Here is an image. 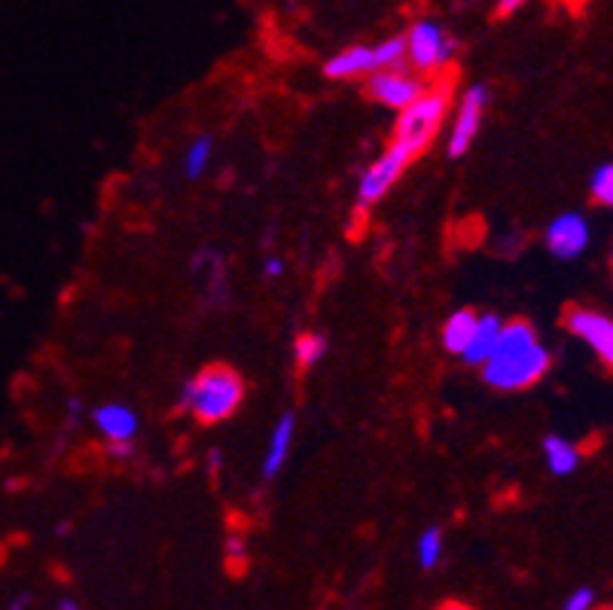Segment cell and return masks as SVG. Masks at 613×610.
Masks as SVG:
<instances>
[{"label": "cell", "mask_w": 613, "mask_h": 610, "mask_svg": "<svg viewBox=\"0 0 613 610\" xmlns=\"http://www.w3.org/2000/svg\"><path fill=\"white\" fill-rule=\"evenodd\" d=\"M552 367V355L540 343L528 320H507L495 351L483 364V379L495 391H528L543 379Z\"/></svg>", "instance_id": "obj_1"}, {"label": "cell", "mask_w": 613, "mask_h": 610, "mask_svg": "<svg viewBox=\"0 0 613 610\" xmlns=\"http://www.w3.org/2000/svg\"><path fill=\"white\" fill-rule=\"evenodd\" d=\"M448 111H452V80L440 76L434 83H427V90L409 104L406 111L397 114L394 138H391V150L400 152L409 166L422 156L440 135V128L446 123Z\"/></svg>", "instance_id": "obj_2"}, {"label": "cell", "mask_w": 613, "mask_h": 610, "mask_svg": "<svg viewBox=\"0 0 613 610\" xmlns=\"http://www.w3.org/2000/svg\"><path fill=\"white\" fill-rule=\"evenodd\" d=\"M244 400V381L226 364H211L192 376L180 391V407L199 424H220L232 419Z\"/></svg>", "instance_id": "obj_3"}, {"label": "cell", "mask_w": 613, "mask_h": 610, "mask_svg": "<svg viewBox=\"0 0 613 610\" xmlns=\"http://www.w3.org/2000/svg\"><path fill=\"white\" fill-rule=\"evenodd\" d=\"M406 52L412 71H419L422 76H440L455 62L458 40L434 19H419L406 31Z\"/></svg>", "instance_id": "obj_4"}, {"label": "cell", "mask_w": 613, "mask_h": 610, "mask_svg": "<svg viewBox=\"0 0 613 610\" xmlns=\"http://www.w3.org/2000/svg\"><path fill=\"white\" fill-rule=\"evenodd\" d=\"M564 330L586 345L604 367L613 372V315L592 305H571L564 312Z\"/></svg>", "instance_id": "obj_5"}, {"label": "cell", "mask_w": 613, "mask_h": 610, "mask_svg": "<svg viewBox=\"0 0 613 610\" xmlns=\"http://www.w3.org/2000/svg\"><path fill=\"white\" fill-rule=\"evenodd\" d=\"M488 111V90L486 86H467L461 92L458 104H455V116H452V126H448V140H446V152L452 159H461L467 156V150L473 147V140L483 128V119H486Z\"/></svg>", "instance_id": "obj_6"}, {"label": "cell", "mask_w": 613, "mask_h": 610, "mask_svg": "<svg viewBox=\"0 0 613 610\" xmlns=\"http://www.w3.org/2000/svg\"><path fill=\"white\" fill-rule=\"evenodd\" d=\"M424 90H427V83L409 64H403V67H384V71H376L367 80V92H370L372 102L382 104L388 111H397V114L406 111L409 104L415 102Z\"/></svg>", "instance_id": "obj_7"}, {"label": "cell", "mask_w": 613, "mask_h": 610, "mask_svg": "<svg viewBox=\"0 0 613 610\" xmlns=\"http://www.w3.org/2000/svg\"><path fill=\"white\" fill-rule=\"evenodd\" d=\"M543 244L556 260H577L589 251L592 244V227L580 211H564V214L552 217L550 227L543 232Z\"/></svg>", "instance_id": "obj_8"}, {"label": "cell", "mask_w": 613, "mask_h": 610, "mask_svg": "<svg viewBox=\"0 0 613 610\" xmlns=\"http://www.w3.org/2000/svg\"><path fill=\"white\" fill-rule=\"evenodd\" d=\"M190 275L195 281V287L202 291L204 303L223 308L230 303V266L226 256L220 254L218 248H202L195 251L190 263Z\"/></svg>", "instance_id": "obj_9"}, {"label": "cell", "mask_w": 613, "mask_h": 610, "mask_svg": "<svg viewBox=\"0 0 613 610\" xmlns=\"http://www.w3.org/2000/svg\"><path fill=\"white\" fill-rule=\"evenodd\" d=\"M409 168V162L400 156V152H394L391 147L372 162V166H367V171L360 175L358 180V204L367 211V208H372L376 202H382L388 192L394 190V183L400 178H403V171Z\"/></svg>", "instance_id": "obj_10"}, {"label": "cell", "mask_w": 613, "mask_h": 610, "mask_svg": "<svg viewBox=\"0 0 613 610\" xmlns=\"http://www.w3.org/2000/svg\"><path fill=\"white\" fill-rule=\"evenodd\" d=\"M92 424L104 437L107 449L110 445H135V437L141 431L138 412L126 407V403H119V400H110V403L92 409Z\"/></svg>", "instance_id": "obj_11"}, {"label": "cell", "mask_w": 613, "mask_h": 610, "mask_svg": "<svg viewBox=\"0 0 613 610\" xmlns=\"http://www.w3.org/2000/svg\"><path fill=\"white\" fill-rule=\"evenodd\" d=\"M379 71L376 64V46H346L339 50L336 55L327 59L324 64V76L327 80H336V83H346V80H358V76H370Z\"/></svg>", "instance_id": "obj_12"}, {"label": "cell", "mask_w": 613, "mask_h": 610, "mask_svg": "<svg viewBox=\"0 0 613 610\" xmlns=\"http://www.w3.org/2000/svg\"><path fill=\"white\" fill-rule=\"evenodd\" d=\"M294 440H296V416L294 412H284L282 419L275 421L272 433H268L266 455H263V464H260V471H263L266 480H275V476L284 471V464L290 461V452H294Z\"/></svg>", "instance_id": "obj_13"}, {"label": "cell", "mask_w": 613, "mask_h": 610, "mask_svg": "<svg viewBox=\"0 0 613 610\" xmlns=\"http://www.w3.org/2000/svg\"><path fill=\"white\" fill-rule=\"evenodd\" d=\"M504 324L507 320H500L495 312H483L479 315V324H476V333H473V343L471 348L464 351V364H471V367H483L488 360V355L495 351V345H498L500 333H504Z\"/></svg>", "instance_id": "obj_14"}, {"label": "cell", "mask_w": 613, "mask_h": 610, "mask_svg": "<svg viewBox=\"0 0 613 610\" xmlns=\"http://www.w3.org/2000/svg\"><path fill=\"white\" fill-rule=\"evenodd\" d=\"M476 324H479V315H476L473 308H458V312L448 315L443 330H440V339H443V348H446L448 355L464 357V351H467L473 343Z\"/></svg>", "instance_id": "obj_15"}, {"label": "cell", "mask_w": 613, "mask_h": 610, "mask_svg": "<svg viewBox=\"0 0 613 610\" xmlns=\"http://www.w3.org/2000/svg\"><path fill=\"white\" fill-rule=\"evenodd\" d=\"M543 461H547V471L552 476H571L583 461V452L574 440H568L562 433H550L543 440Z\"/></svg>", "instance_id": "obj_16"}, {"label": "cell", "mask_w": 613, "mask_h": 610, "mask_svg": "<svg viewBox=\"0 0 613 610\" xmlns=\"http://www.w3.org/2000/svg\"><path fill=\"white\" fill-rule=\"evenodd\" d=\"M327 351H330V339L324 336V333H299L294 343V357L296 364H299V369H315L327 357Z\"/></svg>", "instance_id": "obj_17"}, {"label": "cell", "mask_w": 613, "mask_h": 610, "mask_svg": "<svg viewBox=\"0 0 613 610\" xmlns=\"http://www.w3.org/2000/svg\"><path fill=\"white\" fill-rule=\"evenodd\" d=\"M211 159H214V138L199 135L195 140H190V147L183 152V175L190 180L204 178V171L211 168Z\"/></svg>", "instance_id": "obj_18"}, {"label": "cell", "mask_w": 613, "mask_h": 610, "mask_svg": "<svg viewBox=\"0 0 613 610\" xmlns=\"http://www.w3.org/2000/svg\"><path fill=\"white\" fill-rule=\"evenodd\" d=\"M443 549H446L443 532H440L436 525L424 528L422 537H419V544H415V556H419V565H422L424 571H434L436 565L443 561Z\"/></svg>", "instance_id": "obj_19"}, {"label": "cell", "mask_w": 613, "mask_h": 610, "mask_svg": "<svg viewBox=\"0 0 613 610\" xmlns=\"http://www.w3.org/2000/svg\"><path fill=\"white\" fill-rule=\"evenodd\" d=\"M376 64H379V71H384V67H403V64H409L406 34L384 38L382 43H376Z\"/></svg>", "instance_id": "obj_20"}, {"label": "cell", "mask_w": 613, "mask_h": 610, "mask_svg": "<svg viewBox=\"0 0 613 610\" xmlns=\"http://www.w3.org/2000/svg\"><path fill=\"white\" fill-rule=\"evenodd\" d=\"M589 192H592V199L599 204H607L613 208V162H604L592 171V178H589Z\"/></svg>", "instance_id": "obj_21"}, {"label": "cell", "mask_w": 613, "mask_h": 610, "mask_svg": "<svg viewBox=\"0 0 613 610\" xmlns=\"http://www.w3.org/2000/svg\"><path fill=\"white\" fill-rule=\"evenodd\" d=\"M595 589H589V586H580L574 589L571 596L564 598L562 610H595Z\"/></svg>", "instance_id": "obj_22"}, {"label": "cell", "mask_w": 613, "mask_h": 610, "mask_svg": "<svg viewBox=\"0 0 613 610\" xmlns=\"http://www.w3.org/2000/svg\"><path fill=\"white\" fill-rule=\"evenodd\" d=\"M226 559H230V565H244L247 549H244L242 534H230V537H226Z\"/></svg>", "instance_id": "obj_23"}, {"label": "cell", "mask_w": 613, "mask_h": 610, "mask_svg": "<svg viewBox=\"0 0 613 610\" xmlns=\"http://www.w3.org/2000/svg\"><path fill=\"white\" fill-rule=\"evenodd\" d=\"M86 419V412H83V403H80L77 397L74 400H67V428H80Z\"/></svg>", "instance_id": "obj_24"}, {"label": "cell", "mask_w": 613, "mask_h": 610, "mask_svg": "<svg viewBox=\"0 0 613 610\" xmlns=\"http://www.w3.org/2000/svg\"><path fill=\"white\" fill-rule=\"evenodd\" d=\"M263 275H266V278H282L284 275L282 256H268L266 263H263Z\"/></svg>", "instance_id": "obj_25"}, {"label": "cell", "mask_w": 613, "mask_h": 610, "mask_svg": "<svg viewBox=\"0 0 613 610\" xmlns=\"http://www.w3.org/2000/svg\"><path fill=\"white\" fill-rule=\"evenodd\" d=\"M528 0H495V10H498V15H512L522 10Z\"/></svg>", "instance_id": "obj_26"}, {"label": "cell", "mask_w": 613, "mask_h": 610, "mask_svg": "<svg viewBox=\"0 0 613 610\" xmlns=\"http://www.w3.org/2000/svg\"><path fill=\"white\" fill-rule=\"evenodd\" d=\"M220 467H223V455H220V449H214L211 455H208V471H214L218 473Z\"/></svg>", "instance_id": "obj_27"}, {"label": "cell", "mask_w": 613, "mask_h": 610, "mask_svg": "<svg viewBox=\"0 0 613 610\" xmlns=\"http://www.w3.org/2000/svg\"><path fill=\"white\" fill-rule=\"evenodd\" d=\"M436 610H473L471 604H464V601H446V604H440Z\"/></svg>", "instance_id": "obj_28"}, {"label": "cell", "mask_w": 613, "mask_h": 610, "mask_svg": "<svg viewBox=\"0 0 613 610\" xmlns=\"http://www.w3.org/2000/svg\"><path fill=\"white\" fill-rule=\"evenodd\" d=\"M59 610H83V608H80L74 598H62V601H59Z\"/></svg>", "instance_id": "obj_29"}, {"label": "cell", "mask_w": 613, "mask_h": 610, "mask_svg": "<svg viewBox=\"0 0 613 610\" xmlns=\"http://www.w3.org/2000/svg\"><path fill=\"white\" fill-rule=\"evenodd\" d=\"M28 601H31V596H19L13 601V604H10V610H25L28 608Z\"/></svg>", "instance_id": "obj_30"}, {"label": "cell", "mask_w": 613, "mask_h": 610, "mask_svg": "<svg viewBox=\"0 0 613 610\" xmlns=\"http://www.w3.org/2000/svg\"><path fill=\"white\" fill-rule=\"evenodd\" d=\"M571 3H580V0H571Z\"/></svg>", "instance_id": "obj_31"}, {"label": "cell", "mask_w": 613, "mask_h": 610, "mask_svg": "<svg viewBox=\"0 0 613 610\" xmlns=\"http://www.w3.org/2000/svg\"><path fill=\"white\" fill-rule=\"evenodd\" d=\"M611 266H613V254H611Z\"/></svg>", "instance_id": "obj_32"}]
</instances>
